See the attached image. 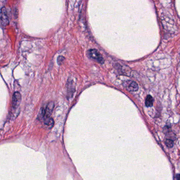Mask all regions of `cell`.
I'll list each match as a JSON object with an SVG mask.
<instances>
[{"label":"cell","mask_w":180,"mask_h":180,"mask_svg":"<svg viewBox=\"0 0 180 180\" xmlns=\"http://www.w3.org/2000/svg\"><path fill=\"white\" fill-rule=\"evenodd\" d=\"M89 55H90L91 58L101 64H103L104 62L102 55L96 49H90V50H89Z\"/></svg>","instance_id":"obj_1"},{"label":"cell","mask_w":180,"mask_h":180,"mask_svg":"<svg viewBox=\"0 0 180 180\" xmlns=\"http://www.w3.org/2000/svg\"><path fill=\"white\" fill-rule=\"evenodd\" d=\"M123 86L129 92H136L138 89L137 83L132 80H126L123 83Z\"/></svg>","instance_id":"obj_2"},{"label":"cell","mask_w":180,"mask_h":180,"mask_svg":"<svg viewBox=\"0 0 180 180\" xmlns=\"http://www.w3.org/2000/svg\"><path fill=\"white\" fill-rule=\"evenodd\" d=\"M0 22L3 26H6L9 23V16L5 8H2L0 12Z\"/></svg>","instance_id":"obj_3"},{"label":"cell","mask_w":180,"mask_h":180,"mask_svg":"<svg viewBox=\"0 0 180 180\" xmlns=\"http://www.w3.org/2000/svg\"><path fill=\"white\" fill-rule=\"evenodd\" d=\"M21 101V95L19 92H15L12 97V107L16 109L18 107Z\"/></svg>","instance_id":"obj_4"},{"label":"cell","mask_w":180,"mask_h":180,"mask_svg":"<svg viewBox=\"0 0 180 180\" xmlns=\"http://www.w3.org/2000/svg\"><path fill=\"white\" fill-rule=\"evenodd\" d=\"M54 103L53 101L48 103L47 106L45 107V116H44V119L45 118L50 117V116L54 109Z\"/></svg>","instance_id":"obj_5"},{"label":"cell","mask_w":180,"mask_h":180,"mask_svg":"<svg viewBox=\"0 0 180 180\" xmlns=\"http://www.w3.org/2000/svg\"><path fill=\"white\" fill-rule=\"evenodd\" d=\"M43 121H44V123L45 126L49 129L52 128L53 127L54 122L53 118H52L51 117L45 118L43 119Z\"/></svg>","instance_id":"obj_6"},{"label":"cell","mask_w":180,"mask_h":180,"mask_svg":"<svg viewBox=\"0 0 180 180\" xmlns=\"http://www.w3.org/2000/svg\"><path fill=\"white\" fill-rule=\"evenodd\" d=\"M153 98L151 95H147L145 99V105L147 107H151L153 106Z\"/></svg>","instance_id":"obj_7"},{"label":"cell","mask_w":180,"mask_h":180,"mask_svg":"<svg viewBox=\"0 0 180 180\" xmlns=\"http://www.w3.org/2000/svg\"><path fill=\"white\" fill-rule=\"evenodd\" d=\"M65 60V58L63 57V56H59L58 58L57 59V62L58 64L61 65V64H62L63 61Z\"/></svg>","instance_id":"obj_8"},{"label":"cell","mask_w":180,"mask_h":180,"mask_svg":"<svg viewBox=\"0 0 180 180\" xmlns=\"http://www.w3.org/2000/svg\"><path fill=\"white\" fill-rule=\"evenodd\" d=\"M165 143L166 144V145L168 147H172L173 146V142L171 140H167L166 141Z\"/></svg>","instance_id":"obj_9"},{"label":"cell","mask_w":180,"mask_h":180,"mask_svg":"<svg viewBox=\"0 0 180 180\" xmlns=\"http://www.w3.org/2000/svg\"><path fill=\"white\" fill-rule=\"evenodd\" d=\"M176 178L177 180H180V174H177L176 177Z\"/></svg>","instance_id":"obj_10"}]
</instances>
